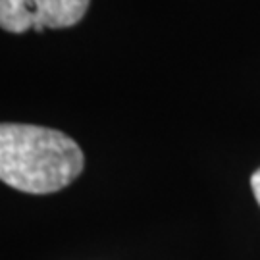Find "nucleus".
Listing matches in <instances>:
<instances>
[{
    "mask_svg": "<svg viewBox=\"0 0 260 260\" xmlns=\"http://www.w3.org/2000/svg\"><path fill=\"white\" fill-rule=\"evenodd\" d=\"M251 187H252V193H254V199L256 203L260 205V168L252 174L251 177Z\"/></svg>",
    "mask_w": 260,
    "mask_h": 260,
    "instance_id": "3",
    "label": "nucleus"
},
{
    "mask_svg": "<svg viewBox=\"0 0 260 260\" xmlns=\"http://www.w3.org/2000/svg\"><path fill=\"white\" fill-rule=\"evenodd\" d=\"M91 0H0V27L25 33L72 27L87 14Z\"/></svg>",
    "mask_w": 260,
    "mask_h": 260,
    "instance_id": "2",
    "label": "nucleus"
},
{
    "mask_svg": "<svg viewBox=\"0 0 260 260\" xmlns=\"http://www.w3.org/2000/svg\"><path fill=\"white\" fill-rule=\"evenodd\" d=\"M79 145L66 133L29 123H0V181L29 195L68 187L83 172Z\"/></svg>",
    "mask_w": 260,
    "mask_h": 260,
    "instance_id": "1",
    "label": "nucleus"
}]
</instances>
